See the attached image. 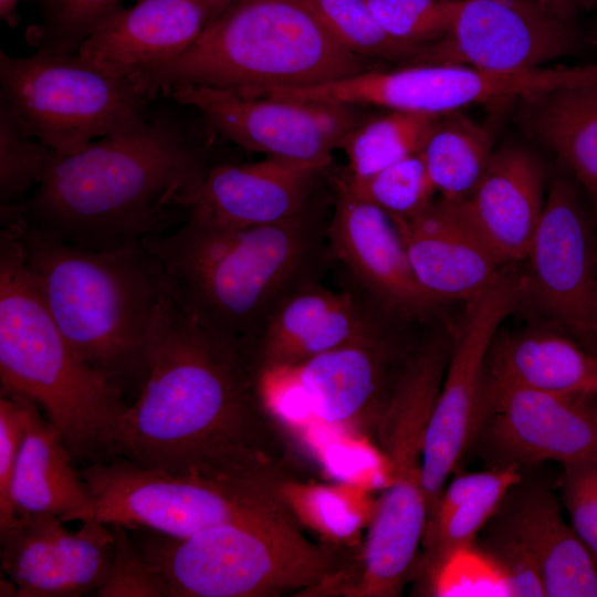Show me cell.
<instances>
[{"label":"cell","instance_id":"6da1fadb","mask_svg":"<svg viewBox=\"0 0 597 597\" xmlns=\"http://www.w3.org/2000/svg\"><path fill=\"white\" fill-rule=\"evenodd\" d=\"M260 376L254 341L208 326L168 290L148 377L122 416L112 458L178 472L263 451Z\"/></svg>","mask_w":597,"mask_h":597},{"label":"cell","instance_id":"7a4b0ae2","mask_svg":"<svg viewBox=\"0 0 597 597\" xmlns=\"http://www.w3.org/2000/svg\"><path fill=\"white\" fill-rule=\"evenodd\" d=\"M154 104L75 154L55 153L42 182L14 209L31 227L94 250L138 244L182 224L187 199L212 166L174 109Z\"/></svg>","mask_w":597,"mask_h":597},{"label":"cell","instance_id":"3957f363","mask_svg":"<svg viewBox=\"0 0 597 597\" xmlns=\"http://www.w3.org/2000/svg\"><path fill=\"white\" fill-rule=\"evenodd\" d=\"M326 201L316 193L296 214L260 226L187 218L140 243L181 306L210 327L258 342L281 302L333 261Z\"/></svg>","mask_w":597,"mask_h":597},{"label":"cell","instance_id":"277c9868","mask_svg":"<svg viewBox=\"0 0 597 597\" xmlns=\"http://www.w3.org/2000/svg\"><path fill=\"white\" fill-rule=\"evenodd\" d=\"M41 297L73 350L132 404L150 370L168 296L142 243L94 250L57 240L17 210L0 213Z\"/></svg>","mask_w":597,"mask_h":597},{"label":"cell","instance_id":"5b68a950","mask_svg":"<svg viewBox=\"0 0 597 597\" xmlns=\"http://www.w3.org/2000/svg\"><path fill=\"white\" fill-rule=\"evenodd\" d=\"M370 69L331 34L312 0H233L182 54L140 74L156 94L191 84L253 97Z\"/></svg>","mask_w":597,"mask_h":597},{"label":"cell","instance_id":"8992f818","mask_svg":"<svg viewBox=\"0 0 597 597\" xmlns=\"http://www.w3.org/2000/svg\"><path fill=\"white\" fill-rule=\"evenodd\" d=\"M1 390L25 396L61 432L74 461L112 458L129 402L70 346L48 311L13 233L0 231Z\"/></svg>","mask_w":597,"mask_h":597},{"label":"cell","instance_id":"52a82bcc","mask_svg":"<svg viewBox=\"0 0 597 597\" xmlns=\"http://www.w3.org/2000/svg\"><path fill=\"white\" fill-rule=\"evenodd\" d=\"M449 354L450 344L433 335L410 350L401 366L377 422L388 484L359 554L331 576L332 596L396 597L412 578L428 514L423 440Z\"/></svg>","mask_w":597,"mask_h":597},{"label":"cell","instance_id":"ba28073f","mask_svg":"<svg viewBox=\"0 0 597 597\" xmlns=\"http://www.w3.org/2000/svg\"><path fill=\"white\" fill-rule=\"evenodd\" d=\"M92 519L171 537L231 523L298 525L279 471L265 452L196 463L178 472L139 467L125 458L83 465Z\"/></svg>","mask_w":597,"mask_h":597},{"label":"cell","instance_id":"9c48e42d","mask_svg":"<svg viewBox=\"0 0 597 597\" xmlns=\"http://www.w3.org/2000/svg\"><path fill=\"white\" fill-rule=\"evenodd\" d=\"M128 530L161 597L301 596L338 566L333 552L310 542L298 525L231 523L187 537Z\"/></svg>","mask_w":597,"mask_h":597},{"label":"cell","instance_id":"30bf717a","mask_svg":"<svg viewBox=\"0 0 597 597\" xmlns=\"http://www.w3.org/2000/svg\"><path fill=\"white\" fill-rule=\"evenodd\" d=\"M142 74L115 75L77 53L27 57L0 51V101L25 129L59 155L143 118L157 100Z\"/></svg>","mask_w":597,"mask_h":597},{"label":"cell","instance_id":"8fae6325","mask_svg":"<svg viewBox=\"0 0 597 597\" xmlns=\"http://www.w3.org/2000/svg\"><path fill=\"white\" fill-rule=\"evenodd\" d=\"M597 82V65L492 71L460 64H405L370 69L336 81L273 91L282 98L374 105L389 112L442 115L490 101L519 100L537 92Z\"/></svg>","mask_w":597,"mask_h":597},{"label":"cell","instance_id":"7c38bea8","mask_svg":"<svg viewBox=\"0 0 597 597\" xmlns=\"http://www.w3.org/2000/svg\"><path fill=\"white\" fill-rule=\"evenodd\" d=\"M525 290V275L503 271L467 301L423 440L427 517L448 476L478 438L484 415L488 353L501 323L524 298Z\"/></svg>","mask_w":597,"mask_h":597},{"label":"cell","instance_id":"4fadbf2b","mask_svg":"<svg viewBox=\"0 0 597 597\" xmlns=\"http://www.w3.org/2000/svg\"><path fill=\"white\" fill-rule=\"evenodd\" d=\"M196 111L214 133L250 151L324 167L359 122L353 106L279 97H243L233 92L179 84L166 93Z\"/></svg>","mask_w":597,"mask_h":597},{"label":"cell","instance_id":"5bb4252c","mask_svg":"<svg viewBox=\"0 0 597 597\" xmlns=\"http://www.w3.org/2000/svg\"><path fill=\"white\" fill-rule=\"evenodd\" d=\"M579 44L574 23L540 0H460L450 34L425 46L408 64L530 70L575 53Z\"/></svg>","mask_w":597,"mask_h":597},{"label":"cell","instance_id":"9a60e30c","mask_svg":"<svg viewBox=\"0 0 597 597\" xmlns=\"http://www.w3.org/2000/svg\"><path fill=\"white\" fill-rule=\"evenodd\" d=\"M76 532L50 513L18 516L0 534L1 569L20 597H75L95 594L114 557L108 524L87 519Z\"/></svg>","mask_w":597,"mask_h":597},{"label":"cell","instance_id":"2e32d148","mask_svg":"<svg viewBox=\"0 0 597 597\" xmlns=\"http://www.w3.org/2000/svg\"><path fill=\"white\" fill-rule=\"evenodd\" d=\"M327 238L333 260L347 270L363 295L399 320L437 306L417 282L391 219L357 196L343 172L333 179Z\"/></svg>","mask_w":597,"mask_h":597},{"label":"cell","instance_id":"e0dca14e","mask_svg":"<svg viewBox=\"0 0 597 597\" xmlns=\"http://www.w3.org/2000/svg\"><path fill=\"white\" fill-rule=\"evenodd\" d=\"M478 437L495 465L565 464L597 451V413L583 397L485 385Z\"/></svg>","mask_w":597,"mask_h":597},{"label":"cell","instance_id":"ac0fdd59","mask_svg":"<svg viewBox=\"0 0 597 597\" xmlns=\"http://www.w3.org/2000/svg\"><path fill=\"white\" fill-rule=\"evenodd\" d=\"M386 316L364 336L282 371L293 380L307 410L321 422L342 426L359 418L377 422L408 355L402 356Z\"/></svg>","mask_w":597,"mask_h":597},{"label":"cell","instance_id":"d6986e66","mask_svg":"<svg viewBox=\"0 0 597 597\" xmlns=\"http://www.w3.org/2000/svg\"><path fill=\"white\" fill-rule=\"evenodd\" d=\"M525 295L547 314L579 331L597 323V284L587 226L572 186L554 179L530 243Z\"/></svg>","mask_w":597,"mask_h":597},{"label":"cell","instance_id":"ffe728a7","mask_svg":"<svg viewBox=\"0 0 597 597\" xmlns=\"http://www.w3.org/2000/svg\"><path fill=\"white\" fill-rule=\"evenodd\" d=\"M390 219L417 282L436 305L468 301L503 272L455 200L439 197L413 214Z\"/></svg>","mask_w":597,"mask_h":597},{"label":"cell","instance_id":"44dd1931","mask_svg":"<svg viewBox=\"0 0 597 597\" xmlns=\"http://www.w3.org/2000/svg\"><path fill=\"white\" fill-rule=\"evenodd\" d=\"M328 168L275 157L214 165L187 199L188 218L229 227L284 220L310 203Z\"/></svg>","mask_w":597,"mask_h":597},{"label":"cell","instance_id":"7402d4cb","mask_svg":"<svg viewBox=\"0 0 597 597\" xmlns=\"http://www.w3.org/2000/svg\"><path fill=\"white\" fill-rule=\"evenodd\" d=\"M386 316L360 292H335L318 281L307 283L270 316L256 343L260 371L296 367L364 336Z\"/></svg>","mask_w":597,"mask_h":597},{"label":"cell","instance_id":"603a6c76","mask_svg":"<svg viewBox=\"0 0 597 597\" xmlns=\"http://www.w3.org/2000/svg\"><path fill=\"white\" fill-rule=\"evenodd\" d=\"M209 19L206 0H137L100 25L77 55L115 75L140 74L182 54Z\"/></svg>","mask_w":597,"mask_h":597},{"label":"cell","instance_id":"cb8c5ba5","mask_svg":"<svg viewBox=\"0 0 597 597\" xmlns=\"http://www.w3.org/2000/svg\"><path fill=\"white\" fill-rule=\"evenodd\" d=\"M544 190L541 159L525 147L506 146L494 151L471 195L455 201L504 263L526 258L544 210Z\"/></svg>","mask_w":597,"mask_h":597},{"label":"cell","instance_id":"d4e9b609","mask_svg":"<svg viewBox=\"0 0 597 597\" xmlns=\"http://www.w3.org/2000/svg\"><path fill=\"white\" fill-rule=\"evenodd\" d=\"M514 484L493 515L535 561L547 597H597V564L546 488Z\"/></svg>","mask_w":597,"mask_h":597},{"label":"cell","instance_id":"484cf974","mask_svg":"<svg viewBox=\"0 0 597 597\" xmlns=\"http://www.w3.org/2000/svg\"><path fill=\"white\" fill-rule=\"evenodd\" d=\"M20 396L24 408V436L12 482L17 517L50 513L63 523L92 519L95 511L93 496L81 471L74 467L75 461L61 432L42 415L35 401Z\"/></svg>","mask_w":597,"mask_h":597},{"label":"cell","instance_id":"4316f807","mask_svg":"<svg viewBox=\"0 0 597 597\" xmlns=\"http://www.w3.org/2000/svg\"><path fill=\"white\" fill-rule=\"evenodd\" d=\"M485 385L588 398L597 395V358L549 331L494 338Z\"/></svg>","mask_w":597,"mask_h":597},{"label":"cell","instance_id":"83f0119b","mask_svg":"<svg viewBox=\"0 0 597 597\" xmlns=\"http://www.w3.org/2000/svg\"><path fill=\"white\" fill-rule=\"evenodd\" d=\"M519 102L521 128L557 155L597 211V82L537 92Z\"/></svg>","mask_w":597,"mask_h":597},{"label":"cell","instance_id":"f1b7e54d","mask_svg":"<svg viewBox=\"0 0 597 597\" xmlns=\"http://www.w3.org/2000/svg\"><path fill=\"white\" fill-rule=\"evenodd\" d=\"M493 154L490 130L460 109L440 116L420 151L437 192L448 200L471 195Z\"/></svg>","mask_w":597,"mask_h":597},{"label":"cell","instance_id":"f546056e","mask_svg":"<svg viewBox=\"0 0 597 597\" xmlns=\"http://www.w3.org/2000/svg\"><path fill=\"white\" fill-rule=\"evenodd\" d=\"M440 116L389 112L358 123L338 144L348 160L344 171L354 179L365 178L419 154Z\"/></svg>","mask_w":597,"mask_h":597},{"label":"cell","instance_id":"4dcf8cb0","mask_svg":"<svg viewBox=\"0 0 597 597\" xmlns=\"http://www.w3.org/2000/svg\"><path fill=\"white\" fill-rule=\"evenodd\" d=\"M124 0H39V22L27 28L25 41L50 55L77 53L83 42L122 9Z\"/></svg>","mask_w":597,"mask_h":597},{"label":"cell","instance_id":"1f68e13d","mask_svg":"<svg viewBox=\"0 0 597 597\" xmlns=\"http://www.w3.org/2000/svg\"><path fill=\"white\" fill-rule=\"evenodd\" d=\"M54 155L0 101V212L25 202L44 179Z\"/></svg>","mask_w":597,"mask_h":597},{"label":"cell","instance_id":"d6a6232c","mask_svg":"<svg viewBox=\"0 0 597 597\" xmlns=\"http://www.w3.org/2000/svg\"><path fill=\"white\" fill-rule=\"evenodd\" d=\"M418 583L426 596L514 597L502 567L475 541L448 553Z\"/></svg>","mask_w":597,"mask_h":597},{"label":"cell","instance_id":"836d02e7","mask_svg":"<svg viewBox=\"0 0 597 597\" xmlns=\"http://www.w3.org/2000/svg\"><path fill=\"white\" fill-rule=\"evenodd\" d=\"M312 3L331 34L358 56L408 64L422 51L392 40L367 0H312Z\"/></svg>","mask_w":597,"mask_h":597},{"label":"cell","instance_id":"e575fe53","mask_svg":"<svg viewBox=\"0 0 597 597\" xmlns=\"http://www.w3.org/2000/svg\"><path fill=\"white\" fill-rule=\"evenodd\" d=\"M343 175L357 196L390 218L420 211L434 199L437 192L420 153L365 178L354 179L345 171Z\"/></svg>","mask_w":597,"mask_h":597},{"label":"cell","instance_id":"d590c367","mask_svg":"<svg viewBox=\"0 0 597 597\" xmlns=\"http://www.w3.org/2000/svg\"><path fill=\"white\" fill-rule=\"evenodd\" d=\"M383 30L396 42L423 49L448 36L460 0H367Z\"/></svg>","mask_w":597,"mask_h":597},{"label":"cell","instance_id":"8d00e7d4","mask_svg":"<svg viewBox=\"0 0 597 597\" xmlns=\"http://www.w3.org/2000/svg\"><path fill=\"white\" fill-rule=\"evenodd\" d=\"M521 480L522 475L517 474L491 486L455 509L432 533L425 535L421 540L425 552L418 557L412 577H423L448 553L473 543L495 514L509 490Z\"/></svg>","mask_w":597,"mask_h":597},{"label":"cell","instance_id":"74e56055","mask_svg":"<svg viewBox=\"0 0 597 597\" xmlns=\"http://www.w3.org/2000/svg\"><path fill=\"white\" fill-rule=\"evenodd\" d=\"M563 467L559 484L570 525L597 564V451Z\"/></svg>","mask_w":597,"mask_h":597},{"label":"cell","instance_id":"f35d334b","mask_svg":"<svg viewBox=\"0 0 597 597\" xmlns=\"http://www.w3.org/2000/svg\"><path fill=\"white\" fill-rule=\"evenodd\" d=\"M107 524V523H106ZM114 535V557L100 597H161L155 576L127 526L108 523Z\"/></svg>","mask_w":597,"mask_h":597},{"label":"cell","instance_id":"ab89813d","mask_svg":"<svg viewBox=\"0 0 597 597\" xmlns=\"http://www.w3.org/2000/svg\"><path fill=\"white\" fill-rule=\"evenodd\" d=\"M284 496L296 517L302 515L307 523L332 536H346L364 522L360 515L348 513L350 498L342 489H306L286 481Z\"/></svg>","mask_w":597,"mask_h":597},{"label":"cell","instance_id":"60d3db41","mask_svg":"<svg viewBox=\"0 0 597 597\" xmlns=\"http://www.w3.org/2000/svg\"><path fill=\"white\" fill-rule=\"evenodd\" d=\"M475 542L502 567L514 597L545 596L538 567L523 545L491 517Z\"/></svg>","mask_w":597,"mask_h":597},{"label":"cell","instance_id":"b9f144b4","mask_svg":"<svg viewBox=\"0 0 597 597\" xmlns=\"http://www.w3.org/2000/svg\"><path fill=\"white\" fill-rule=\"evenodd\" d=\"M24 436V408L20 395L0 390V534L17 520L12 482Z\"/></svg>","mask_w":597,"mask_h":597},{"label":"cell","instance_id":"7bdbcfd3","mask_svg":"<svg viewBox=\"0 0 597 597\" xmlns=\"http://www.w3.org/2000/svg\"><path fill=\"white\" fill-rule=\"evenodd\" d=\"M521 474L516 464L494 465L492 469L465 473L444 488L433 512L428 516L423 535L432 533L455 509L472 501L499 482Z\"/></svg>","mask_w":597,"mask_h":597},{"label":"cell","instance_id":"ee69618b","mask_svg":"<svg viewBox=\"0 0 597 597\" xmlns=\"http://www.w3.org/2000/svg\"><path fill=\"white\" fill-rule=\"evenodd\" d=\"M553 14L559 19L573 22L576 12L584 8V0H540Z\"/></svg>","mask_w":597,"mask_h":597},{"label":"cell","instance_id":"f6af8a7d","mask_svg":"<svg viewBox=\"0 0 597 597\" xmlns=\"http://www.w3.org/2000/svg\"><path fill=\"white\" fill-rule=\"evenodd\" d=\"M22 0H0V17L11 28L20 23L18 7Z\"/></svg>","mask_w":597,"mask_h":597},{"label":"cell","instance_id":"bcb514c9","mask_svg":"<svg viewBox=\"0 0 597 597\" xmlns=\"http://www.w3.org/2000/svg\"><path fill=\"white\" fill-rule=\"evenodd\" d=\"M209 11H210V19L211 21L213 18L219 15L233 0H206Z\"/></svg>","mask_w":597,"mask_h":597},{"label":"cell","instance_id":"7dc6e473","mask_svg":"<svg viewBox=\"0 0 597 597\" xmlns=\"http://www.w3.org/2000/svg\"><path fill=\"white\" fill-rule=\"evenodd\" d=\"M584 7L597 8V0H584Z\"/></svg>","mask_w":597,"mask_h":597},{"label":"cell","instance_id":"c3c4849f","mask_svg":"<svg viewBox=\"0 0 597 597\" xmlns=\"http://www.w3.org/2000/svg\"><path fill=\"white\" fill-rule=\"evenodd\" d=\"M591 333H597V323H595L594 326L591 327Z\"/></svg>","mask_w":597,"mask_h":597},{"label":"cell","instance_id":"681fc988","mask_svg":"<svg viewBox=\"0 0 597 597\" xmlns=\"http://www.w3.org/2000/svg\"><path fill=\"white\" fill-rule=\"evenodd\" d=\"M595 40L597 42V30L595 31Z\"/></svg>","mask_w":597,"mask_h":597}]
</instances>
